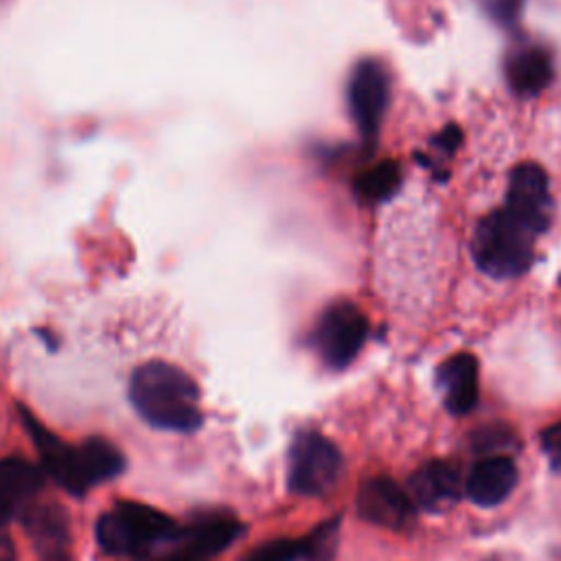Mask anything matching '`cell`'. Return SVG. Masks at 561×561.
Returning <instances> with one entry per match:
<instances>
[{"mask_svg":"<svg viewBox=\"0 0 561 561\" xmlns=\"http://www.w3.org/2000/svg\"><path fill=\"white\" fill-rule=\"evenodd\" d=\"M129 401L153 427L169 432H195L202 425L199 388L175 364L147 362L129 379Z\"/></svg>","mask_w":561,"mask_h":561,"instance_id":"6da1fadb","label":"cell"},{"mask_svg":"<svg viewBox=\"0 0 561 561\" xmlns=\"http://www.w3.org/2000/svg\"><path fill=\"white\" fill-rule=\"evenodd\" d=\"M458 469L443 460H432L414 471L410 478V497L416 508L427 513H443L460 500Z\"/></svg>","mask_w":561,"mask_h":561,"instance_id":"9c48e42d","label":"cell"},{"mask_svg":"<svg viewBox=\"0 0 561 561\" xmlns=\"http://www.w3.org/2000/svg\"><path fill=\"white\" fill-rule=\"evenodd\" d=\"M541 447H543V454L548 456L552 469L561 471V421L550 425L541 434Z\"/></svg>","mask_w":561,"mask_h":561,"instance_id":"ffe728a7","label":"cell"},{"mask_svg":"<svg viewBox=\"0 0 561 561\" xmlns=\"http://www.w3.org/2000/svg\"><path fill=\"white\" fill-rule=\"evenodd\" d=\"M478 4L493 22L502 26L515 24L524 9V0H478Z\"/></svg>","mask_w":561,"mask_h":561,"instance_id":"d6986e66","label":"cell"},{"mask_svg":"<svg viewBox=\"0 0 561 561\" xmlns=\"http://www.w3.org/2000/svg\"><path fill=\"white\" fill-rule=\"evenodd\" d=\"M517 484V467L508 456H486L465 480L467 497L478 506L502 504Z\"/></svg>","mask_w":561,"mask_h":561,"instance_id":"8fae6325","label":"cell"},{"mask_svg":"<svg viewBox=\"0 0 561 561\" xmlns=\"http://www.w3.org/2000/svg\"><path fill=\"white\" fill-rule=\"evenodd\" d=\"M506 81L513 92L522 96H537L552 81L554 68L552 57L546 48L535 44H524L515 48L504 64Z\"/></svg>","mask_w":561,"mask_h":561,"instance_id":"5bb4252c","label":"cell"},{"mask_svg":"<svg viewBox=\"0 0 561 561\" xmlns=\"http://www.w3.org/2000/svg\"><path fill=\"white\" fill-rule=\"evenodd\" d=\"M401 184V169L394 160H383L364 171L355 180V191L364 202H383L397 193Z\"/></svg>","mask_w":561,"mask_h":561,"instance_id":"2e32d148","label":"cell"},{"mask_svg":"<svg viewBox=\"0 0 561 561\" xmlns=\"http://www.w3.org/2000/svg\"><path fill=\"white\" fill-rule=\"evenodd\" d=\"M533 234L548 228L552 217V195L546 171L535 162H522L511 171L504 206Z\"/></svg>","mask_w":561,"mask_h":561,"instance_id":"52a82bcc","label":"cell"},{"mask_svg":"<svg viewBox=\"0 0 561 561\" xmlns=\"http://www.w3.org/2000/svg\"><path fill=\"white\" fill-rule=\"evenodd\" d=\"M302 559V539H272L250 550L243 561H298Z\"/></svg>","mask_w":561,"mask_h":561,"instance_id":"ac0fdd59","label":"cell"},{"mask_svg":"<svg viewBox=\"0 0 561 561\" xmlns=\"http://www.w3.org/2000/svg\"><path fill=\"white\" fill-rule=\"evenodd\" d=\"M44 484V471L24 458L0 460V515L7 519L13 513L28 508Z\"/></svg>","mask_w":561,"mask_h":561,"instance_id":"4fadbf2b","label":"cell"},{"mask_svg":"<svg viewBox=\"0 0 561 561\" xmlns=\"http://www.w3.org/2000/svg\"><path fill=\"white\" fill-rule=\"evenodd\" d=\"M22 522L42 557L64 552L68 541V519L57 504H31L22 511Z\"/></svg>","mask_w":561,"mask_h":561,"instance_id":"9a60e30c","label":"cell"},{"mask_svg":"<svg viewBox=\"0 0 561 561\" xmlns=\"http://www.w3.org/2000/svg\"><path fill=\"white\" fill-rule=\"evenodd\" d=\"M340 539V517L318 524L309 535L302 537L305 561H333Z\"/></svg>","mask_w":561,"mask_h":561,"instance_id":"e0dca14e","label":"cell"},{"mask_svg":"<svg viewBox=\"0 0 561 561\" xmlns=\"http://www.w3.org/2000/svg\"><path fill=\"white\" fill-rule=\"evenodd\" d=\"M436 386L451 414H467L478 401V359L471 353L447 357L436 370Z\"/></svg>","mask_w":561,"mask_h":561,"instance_id":"30bf717a","label":"cell"},{"mask_svg":"<svg viewBox=\"0 0 561 561\" xmlns=\"http://www.w3.org/2000/svg\"><path fill=\"white\" fill-rule=\"evenodd\" d=\"M476 265L493 278H515L528 272L535 259V234L506 208L482 217L471 237Z\"/></svg>","mask_w":561,"mask_h":561,"instance_id":"7a4b0ae2","label":"cell"},{"mask_svg":"<svg viewBox=\"0 0 561 561\" xmlns=\"http://www.w3.org/2000/svg\"><path fill=\"white\" fill-rule=\"evenodd\" d=\"M158 561H208L206 557H202V554H197V552H193L191 548H178V550H173V552H169L167 557H160Z\"/></svg>","mask_w":561,"mask_h":561,"instance_id":"44dd1931","label":"cell"},{"mask_svg":"<svg viewBox=\"0 0 561 561\" xmlns=\"http://www.w3.org/2000/svg\"><path fill=\"white\" fill-rule=\"evenodd\" d=\"M0 561H15V543L0 533Z\"/></svg>","mask_w":561,"mask_h":561,"instance_id":"7402d4cb","label":"cell"},{"mask_svg":"<svg viewBox=\"0 0 561 561\" xmlns=\"http://www.w3.org/2000/svg\"><path fill=\"white\" fill-rule=\"evenodd\" d=\"M42 561H70V559L66 557V552H59V554H46L42 557Z\"/></svg>","mask_w":561,"mask_h":561,"instance_id":"603a6c76","label":"cell"},{"mask_svg":"<svg viewBox=\"0 0 561 561\" xmlns=\"http://www.w3.org/2000/svg\"><path fill=\"white\" fill-rule=\"evenodd\" d=\"M241 533V522L234 515L219 511L197 515L191 524L180 526L175 539H180L184 548H191L193 552L208 559L224 552Z\"/></svg>","mask_w":561,"mask_h":561,"instance_id":"7c38bea8","label":"cell"},{"mask_svg":"<svg viewBox=\"0 0 561 561\" xmlns=\"http://www.w3.org/2000/svg\"><path fill=\"white\" fill-rule=\"evenodd\" d=\"M342 471V454L327 436L305 430L294 436L289 447L287 484L300 495L327 493Z\"/></svg>","mask_w":561,"mask_h":561,"instance_id":"277c9868","label":"cell"},{"mask_svg":"<svg viewBox=\"0 0 561 561\" xmlns=\"http://www.w3.org/2000/svg\"><path fill=\"white\" fill-rule=\"evenodd\" d=\"M390 96L388 70L377 59H362L348 79V110L359 136L370 142L379 134Z\"/></svg>","mask_w":561,"mask_h":561,"instance_id":"8992f818","label":"cell"},{"mask_svg":"<svg viewBox=\"0 0 561 561\" xmlns=\"http://www.w3.org/2000/svg\"><path fill=\"white\" fill-rule=\"evenodd\" d=\"M414 502L394 480L375 476L359 484L357 513L362 519L388 528L403 530L414 522Z\"/></svg>","mask_w":561,"mask_h":561,"instance_id":"ba28073f","label":"cell"},{"mask_svg":"<svg viewBox=\"0 0 561 561\" xmlns=\"http://www.w3.org/2000/svg\"><path fill=\"white\" fill-rule=\"evenodd\" d=\"M368 337V320L348 300L333 302L316 322L311 344L329 368L348 366Z\"/></svg>","mask_w":561,"mask_h":561,"instance_id":"5b68a950","label":"cell"},{"mask_svg":"<svg viewBox=\"0 0 561 561\" xmlns=\"http://www.w3.org/2000/svg\"><path fill=\"white\" fill-rule=\"evenodd\" d=\"M180 526L140 502H118L96 522V541L107 554H140L158 541L175 539Z\"/></svg>","mask_w":561,"mask_h":561,"instance_id":"3957f363","label":"cell"}]
</instances>
